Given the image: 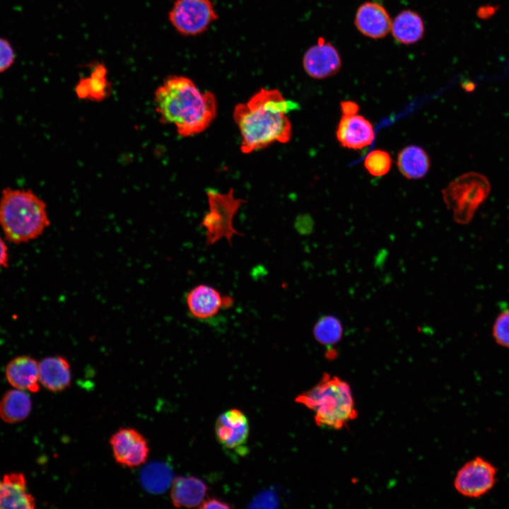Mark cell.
<instances>
[{"label": "cell", "instance_id": "8", "mask_svg": "<svg viewBox=\"0 0 509 509\" xmlns=\"http://www.w3.org/2000/svg\"><path fill=\"white\" fill-rule=\"evenodd\" d=\"M497 472L491 462L481 457H476L458 470L454 479V487L464 497L480 498L494 487Z\"/></svg>", "mask_w": 509, "mask_h": 509}, {"label": "cell", "instance_id": "15", "mask_svg": "<svg viewBox=\"0 0 509 509\" xmlns=\"http://www.w3.org/2000/svg\"><path fill=\"white\" fill-rule=\"evenodd\" d=\"M35 504L23 473L11 472L0 479V508L33 509Z\"/></svg>", "mask_w": 509, "mask_h": 509}, {"label": "cell", "instance_id": "7", "mask_svg": "<svg viewBox=\"0 0 509 509\" xmlns=\"http://www.w3.org/2000/svg\"><path fill=\"white\" fill-rule=\"evenodd\" d=\"M218 18L211 0H176L169 12L172 26L185 36L204 33Z\"/></svg>", "mask_w": 509, "mask_h": 509}, {"label": "cell", "instance_id": "29", "mask_svg": "<svg viewBox=\"0 0 509 509\" xmlns=\"http://www.w3.org/2000/svg\"><path fill=\"white\" fill-rule=\"evenodd\" d=\"M8 264V247L5 241L0 237V268L6 267Z\"/></svg>", "mask_w": 509, "mask_h": 509}, {"label": "cell", "instance_id": "21", "mask_svg": "<svg viewBox=\"0 0 509 509\" xmlns=\"http://www.w3.org/2000/svg\"><path fill=\"white\" fill-rule=\"evenodd\" d=\"M31 409L32 401L25 390L16 388L8 390L0 400V418L8 423L23 421Z\"/></svg>", "mask_w": 509, "mask_h": 509}, {"label": "cell", "instance_id": "9", "mask_svg": "<svg viewBox=\"0 0 509 509\" xmlns=\"http://www.w3.org/2000/svg\"><path fill=\"white\" fill-rule=\"evenodd\" d=\"M116 462L126 467H136L145 463L149 455V445L136 429L125 427L117 430L110 439Z\"/></svg>", "mask_w": 509, "mask_h": 509}, {"label": "cell", "instance_id": "18", "mask_svg": "<svg viewBox=\"0 0 509 509\" xmlns=\"http://www.w3.org/2000/svg\"><path fill=\"white\" fill-rule=\"evenodd\" d=\"M207 491L205 483L195 476H178L171 485V502L177 508L198 507L204 501Z\"/></svg>", "mask_w": 509, "mask_h": 509}, {"label": "cell", "instance_id": "27", "mask_svg": "<svg viewBox=\"0 0 509 509\" xmlns=\"http://www.w3.org/2000/svg\"><path fill=\"white\" fill-rule=\"evenodd\" d=\"M360 107L358 104L352 100H343L340 103V110L342 115H352L358 114Z\"/></svg>", "mask_w": 509, "mask_h": 509}, {"label": "cell", "instance_id": "11", "mask_svg": "<svg viewBox=\"0 0 509 509\" xmlns=\"http://www.w3.org/2000/svg\"><path fill=\"white\" fill-rule=\"evenodd\" d=\"M218 441L230 450L243 452L250 433L249 421L238 409H229L219 415L215 423Z\"/></svg>", "mask_w": 509, "mask_h": 509}, {"label": "cell", "instance_id": "3", "mask_svg": "<svg viewBox=\"0 0 509 509\" xmlns=\"http://www.w3.org/2000/svg\"><path fill=\"white\" fill-rule=\"evenodd\" d=\"M47 205L29 189L5 187L0 197V226L13 243L29 242L49 226Z\"/></svg>", "mask_w": 509, "mask_h": 509}, {"label": "cell", "instance_id": "23", "mask_svg": "<svg viewBox=\"0 0 509 509\" xmlns=\"http://www.w3.org/2000/svg\"><path fill=\"white\" fill-rule=\"evenodd\" d=\"M315 339L324 346L337 344L342 337L343 327L339 320L332 315L320 317L313 327Z\"/></svg>", "mask_w": 509, "mask_h": 509}, {"label": "cell", "instance_id": "13", "mask_svg": "<svg viewBox=\"0 0 509 509\" xmlns=\"http://www.w3.org/2000/svg\"><path fill=\"white\" fill-rule=\"evenodd\" d=\"M336 138L341 146L360 150L373 143L375 130L370 121L363 115H342L337 127Z\"/></svg>", "mask_w": 509, "mask_h": 509}, {"label": "cell", "instance_id": "19", "mask_svg": "<svg viewBox=\"0 0 509 509\" xmlns=\"http://www.w3.org/2000/svg\"><path fill=\"white\" fill-rule=\"evenodd\" d=\"M390 33L394 39L400 44H415L423 37V20L420 14L414 11L403 10L392 19Z\"/></svg>", "mask_w": 509, "mask_h": 509}, {"label": "cell", "instance_id": "24", "mask_svg": "<svg viewBox=\"0 0 509 509\" xmlns=\"http://www.w3.org/2000/svg\"><path fill=\"white\" fill-rule=\"evenodd\" d=\"M363 165L370 175L380 177L385 175L391 169L392 158L387 151L375 149L365 156Z\"/></svg>", "mask_w": 509, "mask_h": 509}, {"label": "cell", "instance_id": "4", "mask_svg": "<svg viewBox=\"0 0 509 509\" xmlns=\"http://www.w3.org/2000/svg\"><path fill=\"white\" fill-rule=\"evenodd\" d=\"M296 401L314 413L315 423L322 428L339 430L357 418L349 385L329 373H324L315 386L299 394Z\"/></svg>", "mask_w": 509, "mask_h": 509}, {"label": "cell", "instance_id": "22", "mask_svg": "<svg viewBox=\"0 0 509 509\" xmlns=\"http://www.w3.org/2000/svg\"><path fill=\"white\" fill-rule=\"evenodd\" d=\"M109 87L107 69L99 64L93 67L89 76L79 81L76 92L81 98L100 101L107 95Z\"/></svg>", "mask_w": 509, "mask_h": 509}, {"label": "cell", "instance_id": "1", "mask_svg": "<svg viewBox=\"0 0 509 509\" xmlns=\"http://www.w3.org/2000/svg\"><path fill=\"white\" fill-rule=\"evenodd\" d=\"M297 108L279 90L269 88H261L247 102L237 104L233 117L240 132L241 151L250 153L276 142H288L292 124L287 115Z\"/></svg>", "mask_w": 509, "mask_h": 509}, {"label": "cell", "instance_id": "25", "mask_svg": "<svg viewBox=\"0 0 509 509\" xmlns=\"http://www.w3.org/2000/svg\"><path fill=\"white\" fill-rule=\"evenodd\" d=\"M492 334L498 345L509 349V308H503L496 317Z\"/></svg>", "mask_w": 509, "mask_h": 509}, {"label": "cell", "instance_id": "10", "mask_svg": "<svg viewBox=\"0 0 509 509\" xmlns=\"http://www.w3.org/2000/svg\"><path fill=\"white\" fill-rule=\"evenodd\" d=\"M342 66L337 49L323 37L309 47L303 57L305 73L315 79H324L337 74Z\"/></svg>", "mask_w": 509, "mask_h": 509}, {"label": "cell", "instance_id": "20", "mask_svg": "<svg viewBox=\"0 0 509 509\" xmlns=\"http://www.w3.org/2000/svg\"><path fill=\"white\" fill-rule=\"evenodd\" d=\"M397 165L404 177L409 180H418L423 177L428 172L431 159L422 147L409 145L399 152Z\"/></svg>", "mask_w": 509, "mask_h": 509}, {"label": "cell", "instance_id": "26", "mask_svg": "<svg viewBox=\"0 0 509 509\" xmlns=\"http://www.w3.org/2000/svg\"><path fill=\"white\" fill-rule=\"evenodd\" d=\"M15 52L8 40L0 37V73L7 71L15 62Z\"/></svg>", "mask_w": 509, "mask_h": 509}, {"label": "cell", "instance_id": "6", "mask_svg": "<svg viewBox=\"0 0 509 509\" xmlns=\"http://www.w3.org/2000/svg\"><path fill=\"white\" fill-rule=\"evenodd\" d=\"M206 194L209 211L201 221L206 245L211 246L222 239L231 245L234 235H241L233 226V218L245 201L236 199L233 189L225 194L210 189Z\"/></svg>", "mask_w": 509, "mask_h": 509}, {"label": "cell", "instance_id": "30", "mask_svg": "<svg viewBox=\"0 0 509 509\" xmlns=\"http://www.w3.org/2000/svg\"><path fill=\"white\" fill-rule=\"evenodd\" d=\"M496 9L494 6H481L477 11V15L480 18H487L496 12Z\"/></svg>", "mask_w": 509, "mask_h": 509}, {"label": "cell", "instance_id": "14", "mask_svg": "<svg viewBox=\"0 0 509 509\" xmlns=\"http://www.w3.org/2000/svg\"><path fill=\"white\" fill-rule=\"evenodd\" d=\"M354 24L364 36L375 40L382 39L390 33L392 18L380 4L365 1L358 7Z\"/></svg>", "mask_w": 509, "mask_h": 509}, {"label": "cell", "instance_id": "16", "mask_svg": "<svg viewBox=\"0 0 509 509\" xmlns=\"http://www.w3.org/2000/svg\"><path fill=\"white\" fill-rule=\"evenodd\" d=\"M5 375L14 388L37 392L40 389L39 363L28 356L13 358L6 366Z\"/></svg>", "mask_w": 509, "mask_h": 509}, {"label": "cell", "instance_id": "12", "mask_svg": "<svg viewBox=\"0 0 509 509\" xmlns=\"http://www.w3.org/2000/svg\"><path fill=\"white\" fill-rule=\"evenodd\" d=\"M232 301L230 297L221 296L218 290L206 284L196 286L186 296L189 312L200 320L215 317L223 308L231 306Z\"/></svg>", "mask_w": 509, "mask_h": 509}, {"label": "cell", "instance_id": "5", "mask_svg": "<svg viewBox=\"0 0 509 509\" xmlns=\"http://www.w3.org/2000/svg\"><path fill=\"white\" fill-rule=\"evenodd\" d=\"M491 185L487 177L476 172L464 173L451 181L442 196L454 220L460 224L469 223L476 210L487 199Z\"/></svg>", "mask_w": 509, "mask_h": 509}, {"label": "cell", "instance_id": "2", "mask_svg": "<svg viewBox=\"0 0 509 509\" xmlns=\"http://www.w3.org/2000/svg\"><path fill=\"white\" fill-rule=\"evenodd\" d=\"M154 103L160 120L174 125L182 137L205 131L217 114L215 95L201 92L192 80L184 76L165 78L155 91Z\"/></svg>", "mask_w": 509, "mask_h": 509}, {"label": "cell", "instance_id": "28", "mask_svg": "<svg viewBox=\"0 0 509 509\" xmlns=\"http://www.w3.org/2000/svg\"><path fill=\"white\" fill-rule=\"evenodd\" d=\"M231 506L226 502L216 498L205 499L201 505V508H230Z\"/></svg>", "mask_w": 509, "mask_h": 509}, {"label": "cell", "instance_id": "17", "mask_svg": "<svg viewBox=\"0 0 509 509\" xmlns=\"http://www.w3.org/2000/svg\"><path fill=\"white\" fill-rule=\"evenodd\" d=\"M39 373L40 384L51 392H62L71 385V365L63 356H54L43 358L39 363Z\"/></svg>", "mask_w": 509, "mask_h": 509}]
</instances>
